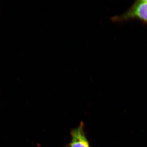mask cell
Listing matches in <instances>:
<instances>
[{
    "label": "cell",
    "mask_w": 147,
    "mask_h": 147,
    "mask_svg": "<svg viewBox=\"0 0 147 147\" xmlns=\"http://www.w3.org/2000/svg\"><path fill=\"white\" fill-rule=\"evenodd\" d=\"M84 125L81 123L78 127L71 130L70 147H90L89 141L84 133Z\"/></svg>",
    "instance_id": "7a4b0ae2"
},
{
    "label": "cell",
    "mask_w": 147,
    "mask_h": 147,
    "mask_svg": "<svg viewBox=\"0 0 147 147\" xmlns=\"http://www.w3.org/2000/svg\"><path fill=\"white\" fill-rule=\"evenodd\" d=\"M135 18L147 23V2L146 0L136 1L124 13L113 16L111 20L115 22H121Z\"/></svg>",
    "instance_id": "6da1fadb"
},
{
    "label": "cell",
    "mask_w": 147,
    "mask_h": 147,
    "mask_svg": "<svg viewBox=\"0 0 147 147\" xmlns=\"http://www.w3.org/2000/svg\"><path fill=\"white\" fill-rule=\"evenodd\" d=\"M146 1L147 2V0H146Z\"/></svg>",
    "instance_id": "3957f363"
}]
</instances>
